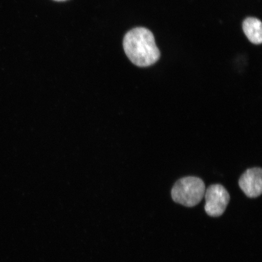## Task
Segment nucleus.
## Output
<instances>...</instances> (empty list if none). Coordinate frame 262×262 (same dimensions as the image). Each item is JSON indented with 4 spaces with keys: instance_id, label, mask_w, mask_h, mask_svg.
<instances>
[{
    "instance_id": "obj_3",
    "label": "nucleus",
    "mask_w": 262,
    "mask_h": 262,
    "mask_svg": "<svg viewBox=\"0 0 262 262\" xmlns=\"http://www.w3.org/2000/svg\"><path fill=\"white\" fill-rule=\"evenodd\" d=\"M204 196L205 210L206 214L212 217H220L224 214L230 201L227 190L221 184L209 186L205 190Z\"/></svg>"
},
{
    "instance_id": "obj_5",
    "label": "nucleus",
    "mask_w": 262,
    "mask_h": 262,
    "mask_svg": "<svg viewBox=\"0 0 262 262\" xmlns=\"http://www.w3.org/2000/svg\"><path fill=\"white\" fill-rule=\"evenodd\" d=\"M242 27L249 40L255 45L261 43L262 28L260 19L254 17L246 18Z\"/></svg>"
},
{
    "instance_id": "obj_1",
    "label": "nucleus",
    "mask_w": 262,
    "mask_h": 262,
    "mask_svg": "<svg viewBox=\"0 0 262 262\" xmlns=\"http://www.w3.org/2000/svg\"><path fill=\"white\" fill-rule=\"evenodd\" d=\"M124 52L132 63L139 67H148L159 60L160 52L151 31L145 28L129 31L123 39Z\"/></svg>"
},
{
    "instance_id": "obj_2",
    "label": "nucleus",
    "mask_w": 262,
    "mask_h": 262,
    "mask_svg": "<svg viewBox=\"0 0 262 262\" xmlns=\"http://www.w3.org/2000/svg\"><path fill=\"white\" fill-rule=\"evenodd\" d=\"M205 185L198 177L188 176L177 181L171 190L173 201L186 207L198 205L204 198Z\"/></svg>"
},
{
    "instance_id": "obj_4",
    "label": "nucleus",
    "mask_w": 262,
    "mask_h": 262,
    "mask_svg": "<svg viewBox=\"0 0 262 262\" xmlns=\"http://www.w3.org/2000/svg\"><path fill=\"white\" fill-rule=\"evenodd\" d=\"M238 185L249 198H257L262 192V169L261 168L248 169L238 180Z\"/></svg>"
},
{
    "instance_id": "obj_6",
    "label": "nucleus",
    "mask_w": 262,
    "mask_h": 262,
    "mask_svg": "<svg viewBox=\"0 0 262 262\" xmlns=\"http://www.w3.org/2000/svg\"><path fill=\"white\" fill-rule=\"evenodd\" d=\"M54 1H56V2H64V1H67V0H54Z\"/></svg>"
}]
</instances>
